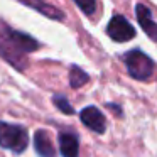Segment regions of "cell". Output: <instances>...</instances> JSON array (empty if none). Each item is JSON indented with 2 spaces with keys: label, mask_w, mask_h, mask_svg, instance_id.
Listing matches in <instances>:
<instances>
[{
  "label": "cell",
  "mask_w": 157,
  "mask_h": 157,
  "mask_svg": "<svg viewBox=\"0 0 157 157\" xmlns=\"http://www.w3.org/2000/svg\"><path fill=\"white\" fill-rule=\"evenodd\" d=\"M59 152L63 157H78L79 154V140L73 132L59 133Z\"/></svg>",
  "instance_id": "cell-8"
},
{
  "label": "cell",
  "mask_w": 157,
  "mask_h": 157,
  "mask_svg": "<svg viewBox=\"0 0 157 157\" xmlns=\"http://www.w3.org/2000/svg\"><path fill=\"white\" fill-rule=\"evenodd\" d=\"M52 101H54L56 108L61 110L64 115H73V113H75V108L71 106V103L68 101V98H66L64 95H54L52 96Z\"/></svg>",
  "instance_id": "cell-11"
},
{
  "label": "cell",
  "mask_w": 157,
  "mask_h": 157,
  "mask_svg": "<svg viewBox=\"0 0 157 157\" xmlns=\"http://www.w3.org/2000/svg\"><path fill=\"white\" fill-rule=\"evenodd\" d=\"M88 81H90L88 73H85L79 66H71V69H69V86L71 88H79Z\"/></svg>",
  "instance_id": "cell-10"
},
{
  "label": "cell",
  "mask_w": 157,
  "mask_h": 157,
  "mask_svg": "<svg viewBox=\"0 0 157 157\" xmlns=\"http://www.w3.org/2000/svg\"><path fill=\"white\" fill-rule=\"evenodd\" d=\"M29 145V132L22 125L0 122V147L22 154Z\"/></svg>",
  "instance_id": "cell-2"
},
{
  "label": "cell",
  "mask_w": 157,
  "mask_h": 157,
  "mask_svg": "<svg viewBox=\"0 0 157 157\" xmlns=\"http://www.w3.org/2000/svg\"><path fill=\"white\" fill-rule=\"evenodd\" d=\"M135 15H137V21H139L142 31L145 32L152 41L157 42V22L152 19L150 10L144 4H137L135 5Z\"/></svg>",
  "instance_id": "cell-6"
},
{
  "label": "cell",
  "mask_w": 157,
  "mask_h": 157,
  "mask_svg": "<svg viewBox=\"0 0 157 157\" xmlns=\"http://www.w3.org/2000/svg\"><path fill=\"white\" fill-rule=\"evenodd\" d=\"M123 63L127 66L128 75L133 79H139V81H147L155 69V63L152 61V58H149L140 49H132V51L125 52Z\"/></svg>",
  "instance_id": "cell-3"
},
{
  "label": "cell",
  "mask_w": 157,
  "mask_h": 157,
  "mask_svg": "<svg viewBox=\"0 0 157 157\" xmlns=\"http://www.w3.org/2000/svg\"><path fill=\"white\" fill-rule=\"evenodd\" d=\"M19 2H22L24 5H29V7L39 10L42 15H46V17H49V19H56V21H58V19L63 21V19H64V15H63L61 10H58V9L44 4V0H19Z\"/></svg>",
  "instance_id": "cell-9"
},
{
  "label": "cell",
  "mask_w": 157,
  "mask_h": 157,
  "mask_svg": "<svg viewBox=\"0 0 157 157\" xmlns=\"http://www.w3.org/2000/svg\"><path fill=\"white\" fill-rule=\"evenodd\" d=\"M34 149L39 154V157H56L54 142L46 130H37L34 133Z\"/></svg>",
  "instance_id": "cell-7"
},
{
  "label": "cell",
  "mask_w": 157,
  "mask_h": 157,
  "mask_svg": "<svg viewBox=\"0 0 157 157\" xmlns=\"http://www.w3.org/2000/svg\"><path fill=\"white\" fill-rule=\"evenodd\" d=\"M106 34L115 42H127L135 37V29L123 15H113L106 25Z\"/></svg>",
  "instance_id": "cell-4"
},
{
  "label": "cell",
  "mask_w": 157,
  "mask_h": 157,
  "mask_svg": "<svg viewBox=\"0 0 157 157\" xmlns=\"http://www.w3.org/2000/svg\"><path fill=\"white\" fill-rule=\"evenodd\" d=\"M79 120L83 125L96 133H105L106 130V118L96 106H86L79 112Z\"/></svg>",
  "instance_id": "cell-5"
},
{
  "label": "cell",
  "mask_w": 157,
  "mask_h": 157,
  "mask_svg": "<svg viewBox=\"0 0 157 157\" xmlns=\"http://www.w3.org/2000/svg\"><path fill=\"white\" fill-rule=\"evenodd\" d=\"M73 2L81 9L86 15L95 14V10H96V0H73Z\"/></svg>",
  "instance_id": "cell-12"
},
{
  "label": "cell",
  "mask_w": 157,
  "mask_h": 157,
  "mask_svg": "<svg viewBox=\"0 0 157 157\" xmlns=\"http://www.w3.org/2000/svg\"><path fill=\"white\" fill-rule=\"evenodd\" d=\"M39 42L25 32L15 31L4 21H0V58L22 71L27 64V54L37 51Z\"/></svg>",
  "instance_id": "cell-1"
}]
</instances>
